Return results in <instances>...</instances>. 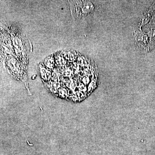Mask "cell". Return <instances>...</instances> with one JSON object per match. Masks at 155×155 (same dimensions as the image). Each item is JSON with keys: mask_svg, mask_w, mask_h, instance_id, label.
Segmentation results:
<instances>
[{"mask_svg": "<svg viewBox=\"0 0 155 155\" xmlns=\"http://www.w3.org/2000/svg\"><path fill=\"white\" fill-rule=\"evenodd\" d=\"M41 79L56 96L73 102L87 98L98 86L95 64L74 51L52 54L39 65Z\"/></svg>", "mask_w": 155, "mask_h": 155, "instance_id": "obj_1", "label": "cell"}]
</instances>
